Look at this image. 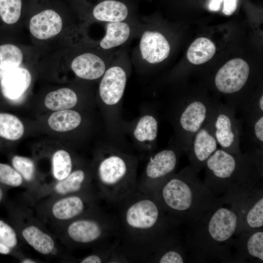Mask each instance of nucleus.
<instances>
[{
    "label": "nucleus",
    "mask_w": 263,
    "mask_h": 263,
    "mask_svg": "<svg viewBox=\"0 0 263 263\" xmlns=\"http://www.w3.org/2000/svg\"><path fill=\"white\" fill-rule=\"evenodd\" d=\"M86 207V202L83 197L72 194L55 202L52 207V212L56 219L66 221L81 214Z\"/></svg>",
    "instance_id": "nucleus-22"
},
{
    "label": "nucleus",
    "mask_w": 263,
    "mask_h": 263,
    "mask_svg": "<svg viewBox=\"0 0 263 263\" xmlns=\"http://www.w3.org/2000/svg\"><path fill=\"white\" fill-rule=\"evenodd\" d=\"M22 263H36V262H34V261H33L32 260H31V259H25V260H23Z\"/></svg>",
    "instance_id": "nucleus-40"
},
{
    "label": "nucleus",
    "mask_w": 263,
    "mask_h": 263,
    "mask_svg": "<svg viewBox=\"0 0 263 263\" xmlns=\"http://www.w3.org/2000/svg\"><path fill=\"white\" fill-rule=\"evenodd\" d=\"M82 117L78 112L73 110L58 111L49 117L50 127L57 132H68L77 128L81 124Z\"/></svg>",
    "instance_id": "nucleus-27"
},
{
    "label": "nucleus",
    "mask_w": 263,
    "mask_h": 263,
    "mask_svg": "<svg viewBox=\"0 0 263 263\" xmlns=\"http://www.w3.org/2000/svg\"><path fill=\"white\" fill-rule=\"evenodd\" d=\"M187 166L164 181L152 193L170 221L189 225L219 201Z\"/></svg>",
    "instance_id": "nucleus-4"
},
{
    "label": "nucleus",
    "mask_w": 263,
    "mask_h": 263,
    "mask_svg": "<svg viewBox=\"0 0 263 263\" xmlns=\"http://www.w3.org/2000/svg\"><path fill=\"white\" fill-rule=\"evenodd\" d=\"M21 0H0V17L7 24H12L19 19Z\"/></svg>",
    "instance_id": "nucleus-33"
},
{
    "label": "nucleus",
    "mask_w": 263,
    "mask_h": 263,
    "mask_svg": "<svg viewBox=\"0 0 263 263\" xmlns=\"http://www.w3.org/2000/svg\"><path fill=\"white\" fill-rule=\"evenodd\" d=\"M128 78L126 67L119 62L111 63L100 78L98 95L103 117L110 133H119L121 129L120 108Z\"/></svg>",
    "instance_id": "nucleus-7"
},
{
    "label": "nucleus",
    "mask_w": 263,
    "mask_h": 263,
    "mask_svg": "<svg viewBox=\"0 0 263 263\" xmlns=\"http://www.w3.org/2000/svg\"><path fill=\"white\" fill-rule=\"evenodd\" d=\"M118 204L121 207L115 220L127 255L150 256L177 226L153 194L137 188Z\"/></svg>",
    "instance_id": "nucleus-1"
},
{
    "label": "nucleus",
    "mask_w": 263,
    "mask_h": 263,
    "mask_svg": "<svg viewBox=\"0 0 263 263\" xmlns=\"http://www.w3.org/2000/svg\"><path fill=\"white\" fill-rule=\"evenodd\" d=\"M236 116L234 111L225 103L214 100L206 122L220 149L234 154L242 152V126L241 120Z\"/></svg>",
    "instance_id": "nucleus-8"
},
{
    "label": "nucleus",
    "mask_w": 263,
    "mask_h": 263,
    "mask_svg": "<svg viewBox=\"0 0 263 263\" xmlns=\"http://www.w3.org/2000/svg\"><path fill=\"white\" fill-rule=\"evenodd\" d=\"M73 162L71 155L66 150L56 151L52 157V170L54 178L61 181L72 171Z\"/></svg>",
    "instance_id": "nucleus-31"
},
{
    "label": "nucleus",
    "mask_w": 263,
    "mask_h": 263,
    "mask_svg": "<svg viewBox=\"0 0 263 263\" xmlns=\"http://www.w3.org/2000/svg\"><path fill=\"white\" fill-rule=\"evenodd\" d=\"M132 28L124 21L106 22L105 34L99 43L103 51L109 50L124 44L130 38Z\"/></svg>",
    "instance_id": "nucleus-23"
},
{
    "label": "nucleus",
    "mask_w": 263,
    "mask_h": 263,
    "mask_svg": "<svg viewBox=\"0 0 263 263\" xmlns=\"http://www.w3.org/2000/svg\"><path fill=\"white\" fill-rule=\"evenodd\" d=\"M223 1V0H210L208 6L209 9L212 11L219 10Z\"/></svg>",
    "instance_id": "nucleus-39"
},
{
    "label": "nucleus",
    "mask_w": 263,
    "mask_h": 263,
    "mask_svg": "<svg viewBox=\"0 0 263 263\" xmlns=\"http://www.w3.org/2000/svg\"><path fill=\"white\" fill-rule=\"evenodd\" d=\"M14 169L28 182L33 180L35 173L33 161L27 157L15 156L12 160Z\"/></svg>",
    "instance_id": "nucleus-35"
},
{
    "label": "nucleus",
    "mask_w": 263,
    "mask_h": 263,
    "mask_svg": "<svg viewBox=\"0 0 263 263\" xmlns=\"http://www.w3.org/2000/svg\"><path fill=\"white\" fill-rule=\"evenodd\" d=\"M128 9L123 2L114 0H105L94 8V18L105 22L124 21L128 16Z\"/></svg>",
    "instance_id": "nucleus-24"
},
{
    "label": "nucleus",
    "mask_w": 263,
    "mask_h": 263,
    "mask_svg": "<svg viewBox=\"0 0 263 263\" xmlns=\"http://www.w3.org/2000/svg\"><path fill=\"white\" fill-rule=\"evenodd\" d=\"M204 168V184L225 203L238 204L262 186L263 166L247 152L234 154L217 149Z\"/></svg>",
    "instance_id": "nucleus-3"
},
{
    "label": "nucleus",
    "mask_w": 263,
    "mask_h": 263,
    "mask_svg": "<svg viewBox=\"0 0 263 263\" xmlns=\"http://www.w3.org/2000/svg\"><path fill=\"white\" fill-rule=\"evenodd\" d=\"M150 260L159 263H184L188 258L184 240L174 234L162 242L150 256Z\"/></svg>",
    "instance_id": "nucleus-18"
},
{
    "label": "nucleus",
    "mask_w": 263,
    "mask_h": 263,
    "mask_svg": "<svg viewBox=\"0 0 263 263\" xmlns=\"http://www.w3.org/2000/svg\"><path fill=\"white\" fill-rule=\"evenodd\" d=\"M138 162L134 155L113 147H103L96 166V176L104 199L116 204L136 188Z\"/></svg>",
    "instance_id": "nucleus-5"
},
{
    "label": "nucleus",
    "mask_w": 263,
    "mask_h": 263,
    "mask_svg": "<svg viewBox=\"0 0 263 263\" xmlns=\"http://www.w3.org/2000/svg\"><path fill=\"white\" fill-rule=\"evenodd\" d=\"M249 149L246 151L252 155L263 154V112L248 110L244 114Z\"/></svg>",
    "instance_id": "nucleus-21"
},
{
    "label": "nucleus",
    "mask_w": 263,
    "mask_h": 263,
    "mask_svg": "<svg viewBox=\"0 0 263 263\" xmlns=\"http://www.w3.org/2000/svg\"><path fill=\"white\" fill-rule=\"evenodd\" d=\"M76 93L68 88H62L47 94L44 99L45 106L53 111H61L74 108L77 104Z\"/></svg>",
    "instance_id": "nucleus-26"
},
{
    "label": "nucleus",
    "mask_w": 263,
    "mask_h": 263,
    "mask_svg": "<svg viewBox=\"0 0 263 263\" xmlns=\"http://www.w3.org/2000/svg\"><path fill=\"white\" fill-rule=\"evenodd\" d=\"M67 233L74 242L89 244L103 242L109 238L118 235L115 218L101 212L96 218H82L72 222L67 228Z\"/></svg>",
    "instance_id": "nucleus-10"
},
{
    "label": "nucleus",
    "mask_w": 263,
    "mask_h": 263,
    "mask_svg": "<svg viewBox=\"0 0 263 263\" xmlns=\"http://www.w3.org/2000/svg\"><path fill=\"white\" fill-rule=\"evenodd\" d=\"M31 80V74L25 68L18 67L6 71L0 82L2 94L9 99H17L27 91Z\"/></svg>",
    "instance_id": "nucleus-20"
},
{
    "label": "nucleus",
    "mask_w": 263,
    "mask_h": 263,
    "mask_svg": "<svg viewBox=\"0 0 263 263\" xmlns=\"http://www.w3.org/2000/svg\"><path fill=\"white\" fill-rule=\"evenodd\" d=\"M17 244V236L14 229L3 221L0 220V253H10Z\"/></svg>",
    "instance_id": "nucleus-34"
},
{
    "label": "nucleus",
    "mask_w": 263,
    "mask_h": 263,
    "mask_svg": "<svg viewBox=\"0 0 263 263\" xmlns=\"http://www.w3.org/2000/svg\"><path fill=\"white\" fill-rule=\"evenodd\" d=\"M23 182L21 175L14 168L0 163V182L11 187L20 186Z\"/></svg>",
    "instance_id": "nucleus-36"
},
{
    "label": "nucleus",
    "mask_w": 263,
    "mask_h": 263,
    "mask_svg": "<svg viewBox=\"0 0 263 263\" xmlns=\"http://www.w3.org/2000/svg\"><path fill=\"white\" fill-rule=\"evenodd\" d=\"M239 221L237 204L219 201L186 225L188 229L184 242L188 261L239 262L232 250Z\"/></svg>",
    "instance_id": "nucleus-2"
},
{
    "label": "nucleus",
    "mask_w": 263,
    "mask_h": 263,
    "mask_svg": "<svg viewBox=\"0 0 263 263\" xmlns=\"http://www.w3.org/2000/svg\"></svg>",
    "instance_id": "nucleus-41"
},
{
    "label": "nucleus",
    "mask_w": 263,
    "mask_h": 263,
    "mask_svg": "<svg viewBox=\"0 0 263 263\" xmlns=\"http://www.w3.org/2000/svg\"><path fill=\"white\" fill-rule=\"evenodd\" d=\"M170 45L161 33L147 30L141 35L139 43L140 54L142 59L149 64L159 63L169 56Z\"/></svg>",
    "instance_id": "nucleus-15"
},
{
    "label": "nucleus",
    "mask_w": 263,
    "mask_h": 263,
    "mask_svg": "<svg viewBox=\"0 0 263 263\" xmlns=\"http://www.w3.org/2000/svg\"><path fill=\"white\" fill-rule=\"evenodd\" d=\"M237 205L240 221L236 236L243 232L263 228L262 186L256 188Z\"/></svg>",
    "instance_id": "nucleus-13"
},
{
    "label": "nucleus",
    "mask_w": 263,
    "mask_h": 263,
    "mask_svg": "<svg viewBox=\"0 0 263 263\" xmlns=\"http://www.w3.org/2000/svg\"><path fill=\"white\" fill-rule=\"evenodd\" d=\"M86 180V174L81 169L72 171L64 179L59 181L55 185V191L61 195H72L80 191L84 187Z\"/></svg>",
    "instance_id": "nucleus-29"
},
{
    "label": "nucleus",
    "mask_w": 263,
    "mask_h": 263,
    "mask_svg": "<svg viewBox=\"0 0 263 263\" xmlns=\"http://www.w3.org/2000/svg\"><path fill=\"white\" fill-rule=\"evenodd\" d=\"M223 12L226 15L232 14L236 10L238 0H223Z\"/></svg>",
    "instance_id": "nucleus-37"
},
{
    "label": "nucleus",
    "mask_w": 263,
    "mask_h": 263,
    "mask_svg": "<svg viewBox=\"0 0 263 263\" xmlns=\"http://www.w3.org/2000/svg\"><path fill=\"white\" fill-rule=\"evenodd\" d=\"M249 73L248 63L241 58H237L227 61L220 68L215 76L214 84L216 89L227 96L225 104L232 109L235 94L244 88L249 79Z\"/></svg>",
    "instance_id": "nucleus-11"
},
{
    "label": "nucleus",
    "mask_w": 263,
    "mask_h": 263,
    "mask_svg": "<svg viewBox=\"0 0 263 263\" xmlns=\"http://www.w3.org/2000/svg\"><path fill=\"white\" fill-rule=\"evenodd\" d=\"M215 51L213 42L206 38L201 37L191 44L188 50L187 57L191 63L200 65L210 59Z\"/></svg>",
    "instance_id": "nucleus-28"
},
{
    "label": "nucleus",
    "mask_w": 263,
    "mask_h": 263,
    "mask_svg": "<svg viewBox=\"0 0 263 263\" xmlns=\"http://www.w3.org/2000/svg\"><path fill=\"white\" fill-rule=\"evenodd\" d=\"M108 258L106 256H101L97 254H92L87 256L80 261L81 263H100L105 262Z\"/></svg>",
    "instance_id": "nucleus-38"
},
{
    "label": "nucleus",
    "mask_w": 263,
    "mask_h": 263,
    "mask_svg": "<svg viewBox=\"0 0 263 263\" xmlns=\"http://www.w3.org/2000/svg\"><path fill=\"white\" fill-rule=\"evenodd\" d=\"M217 142L206 122L194 136L187 154L189 167L197 174L218 149Z\"/></svg>",
    "instance_id": "nucleus-12"
},
{
    "label": "nucleus",
    "mask_w": 263,
    "mask_h": 263,
    "mask_svg": "<svg viewBox=\"0 0 263 263\" xmlns=\"http://www.w3.org/2000/svg\"><path fill=\"white\" fill-rule=\"evenodd\" d=\"M63 26L62 19L55 11L44 10L30 19L29 29L32 35L39 39H47L58 34Z\"/></svg>",
    "instance_id": "nucleus-19"
},
{
    "label": "nucleus",
    "mask_w": 263,
    "mask_h": 263,
    "mask_svg": "<svg viewBox=\"0 0 263 263\" xmlns=\"http://www.w3.org/2000/svg\"><path fill=\"white\" fill-rule=\"evenodd\" d=\"M213 100L186 97L168 103L166 116L174 130L172 142L187 154L192 139L207 121Z\"/></svg>",
    "instance_id": "nucleus-6"
},
{
    "label": "nucleus",
    "mask_w": 263,
    "mask_h": 263,
    "mask_svg": "<svg viewBox=\"0 0 263 263\" xmlns=\"http://www.w3.org/2000/svg\"><path fill=\"white\" fill-rule=\"evenodd\" d=\"M234 238L233 247L242 262H263V228L243 232Z\"/></svg>",
    "instance_id": "nucleus-14"
},
{
    "label": "nucleus",
    "mask_w": 263,
    "mask_h": 263,
    "mask_svg": "<svg viewBox=\"0 0 263 263\" xmlns=\"http://www.w3.org/2000/svg\"><path fill=\"white\" fill-rule=\"evenodd\" d=\"M24 132L21 121L16 116L0 113V136L10 140L20 138Z\"/></svg>",
    "instance_id": "nucleus-30"
},
{
    "label": "nucleus",
    "mask_w": 263,
    "mask_h": 263,
    "mask_svg": "<svg viewBox=\"0 0 263 263\" xmlns=\"http://www.w3.org/2000/svg\"><path fill=\"white\" fill-rule=\"evenodd\" d=\"M183 153L172 142L166 148L151 155L137 188L144 192L153 193L164 181L176 172L180 158Z\"/></svg>",
    "instance_id": "nucleus-9"
},
{
    "label": "nucleus",
    "mask_w": 263,
    "mask_h": 263,
    "mask_svg": "<svg viewBox=\"0 0 263 263\" xmlns=\"http://www.w3.org/2000/svg\"><path fill=\"white\" fill-rule=\"evenodd\" d=\"M158 129V115L155 111L150 110L136 120L132 128V137L137 145L151 150L155 147Z\"/></svg>",
    "instance_id": "nucleus-17"
},
{
    "label": "nucleus",
    "mask_w": 263,
    "mask_h": 263,
    "mask_svg": "<svg viewBox=\"0 0 263 263\" xmlns=\"http://www.w3.org/2000/svg\"><path fill=\"white\" fill-rule=\"evenodd\" d=\"M111 63L104 56L88 52L76 56L71 67L78 77L94 80L101 78Z\"/></svg>",
    "instance_id": "nucleus-16"
},
{
    "label": "nucleus",
    "mask_w": 263,
    "mask_h": 263,
    "mask_svg": "<svg viewBox=\"0 0 263 263\" xmlns=\"http://www.w3.org/2000/svg\"><path fill=\"white\" fill-rule=\"evenodd\" d=\"M22 235L26 242L40 254L48 255L56 252L52 238L36 226L26 227L22 230Z\"/></svg>",
    "instance_id": "nucleus-25"
},
{
    "label": "nucleus",
    "mask_w": 263,
    "mask_h": 263,
    "mask_svg": "<svg viewBox=\"0 0 263 263\" xmlns=\"http://www.w3.org/2000/svg\"><path fill=\"white\" fill-rule=\"evenodd\" d=\"M22 59V53L16 46L10 44L0 46V69L7 71L16 68Z\"/></svg>",
    "instance_id": "nucleus-32"
}]
</instances>
